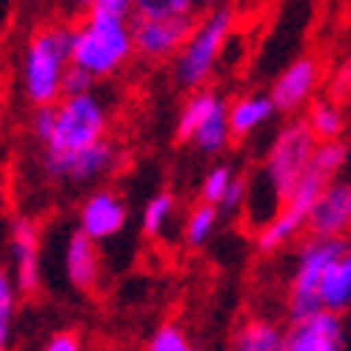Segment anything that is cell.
Listing matches in <instances>:
<instances>
[{"mask_svg":"<svg viewBox=\"0 0 351 351\" xmlns=\"http://www.w3.org/2000/svg\"><path fill=\"white\" fill-rule=\"evenodd\" d=\"M197 0H134V17H174L195 14Z\"/></svg>","mask_w":351,"mask_h":351,"instance_id":"cell-26","label":"cell"},{"mask_svg":"<svg viewBox=\"0 0 351 351\" xmlns=\"http://www.w3.org/2000/svg\"><path fill=\"white\" fill-rule=\"evenodd\" d=\"M286 331L269 317H252L240 323L229 351H283Z\"/></svg>","mask_w":351,"mask_h":351,"instance_id":"cell-19","label":"cell"},{"mask_svg":"<svg viewBox=\"0 0 351 351\" xmlns=\"http://www.w3.org/2000/svg\"><path fill=\"white\" fill-rule=\"evenodd\" d=\"M132 55L137 51L129 17L86 12L72 26V66L89 72L95 80L117 75Z\"/></svg>","mask_w":351,"mask_h":351,"instance_id":"cell-4","label":"cell"},{"mask_svg":"<svg viewBox=\"0 0 351 351\" xmlns=\"http://www.w3.org/2000/svg\"><path fill=\"white\" fill-rule=\"evenodd\" d=\"M234 180H237V174H234L232 166H226V163L212 166L200 180V200L212 203V206H220L226 200V195H229V189H232Z\"/></svg>","mask_w":351,"mask_h":351,"instance_id":"cell-24","label":"cell"},{"mask_svg":"<svg viewBox=\"0 0 351 351\" xmlns=\"http://www.w3.org/2000/svg\"><path fill=\"white\" fill-rule=\"evenodd\" d=\"M72 69V26L49 23L29 34L17 63L21 97L32 109L58 106L63 100V80Z\"/></svg>","mask_w":351,"mask_h":351,"instance_id":"cell-3","label":"cell"},{"mask_svg":"<svg viewBox=\"0 0 351 351\" xmlns=\"http://www.w3.org/2000/svg\"><path fill=\"white\" fill-rule=\"evenodd\" d=\"M343 245H346V240L308 234V240L297 249L294 269L289 277V294H286V306H289L291 320H303V317H311V314L323 311V303H320L323 280H326L331 260L340 254Z\"/></svg>","mask_w":351,"mask_h":351,"instance_id":"cell-8","label":"cell"},{"mask_svg":"<svg viewBox=\"0 0 351 351\" xmlns=\"http://www.w3.org/2000/svg\"><path fill=\"white\" fill-rule=\"evenodd\" d=\"M283 351H346V326L335 311H317L311 317L291 320Z\"/></svg>","mask_w":351,"mask_h":351,"instance_id":"cell-15","label":"cell"},{"mask_svg":"<svg viewBox=\"0 0 351 351\" xmlns=\"http://www.w3.org/2000/svg\"><path fill=\"white\" fill-rule=\"evenodd\" d=\"M92 12L97 14H112V17H134V0H95Z\"/></svg>","mask_w":351,"mask_h":351,"instance_id":"cell-30","label":"cell"},{"mask_svg":"<svg viewBox=\"0 0 351 351\" xmlns=\"http://www.w3.org/2000/svg\"><path fill=\"white\" fill-rule=\"evenodd\" d=\"M95 77L89 75V72H83V69H77V66H72L66 72V80H63V97H69V95H86V92H95Z\"/></svg>","mask_w":351,"mask_h":351,"instance_id":"cell-27","label":"cell"},{"mask_svg":"<svg viewBox=\"0 0 351 351\" xmlns=\"http://www.w3.org/2000/svg\"><path fill=\"white\" fill-rule=\"evenodd\" d=\"M174 215H178V197L171 191H157L152 195L140 212V229H143L146 237H163L169 232V226L174 223Z\"/></svg>","mask_w":351,"mask_h":351,"instance_id":"cell-22","label":"cell"},{"mask_svg":"<svg viewBox=\"0 0 351 351\" xmlns=\"http://www.w3.org/2000/svg\"><path fill=\"white\" fill-rule=\"evenodd\" d=\"M220 206H212V203H197L189 208V215L183 220V243L189 249H203V245L215 237L217 226H220Z\"/></svg>","mask_w":351,"mask_h":351,"instance_id":"cell-21","label":"cell"},{"mask_svg":"<svg viewBox=\"0 0 351 351\" xmlns=\"http://www.w3.org/2000/svg\"><path fill=\"white\" fill-rule=\"evenodd\" d=\"M97 245L86 232H80L75 226V232H69L63 243V274L69 280V286L77 291H92L100 280V252Z\"/></svg>","mask_w":351,"mask_h":351,"instance_id":"cell-16","label":"cell"},{"mask_svg":"<svg viewBox=\"0 0 351 351\" xmlns=\"http://www.w3.org/2000/svg\"><path fill=\"white\" fill-rule=\"evenodd\" d=\"M234 32V12L229 6L206 9V14L195 23L189 43L174 58V83L186 92L203 89L217 75V66L226 55V46Z\"/></svg>","mask_w":351,"mask_h":351,"instance_id":"cell-6","label":"cell"},{"mask_svg":"<svg viewBox=\"0 0 351 351\" xmlns=\"http://www.w3.org/2000/svg\"><path fill=\"white\" fill-rule=\"evenodd\" d=\"M40 351H86V343H83V337L77 335V331H55L46 343H43V348Z\"/></svg>","mask_w":351,"mask_h":351,"instance_id":"cell-29","label":"cell"},{"mask_svg":"<svg viewBox=\"0 0 351 351\" xmlns=\"http://www.w3.org/2000/svg\"><path fill=\"white\" fill-rule=\"evenodd\" d=\"M17 294L21 289L14 286V280L6 271H0V348L9 351L12 335H14V314H17Z\"/></svg>","mask_w":351,"mask_h":351,"instance_id":"cell-23","label":"cell"},{"mask_svg":"<svg viewBox=\"0 0 351 351\" xmlns=\"http://www.w3.org/2000/svg\"><path fill=\"white\" fill-rule=\"evenodd\" d=\"M117 146L112 140H100V143L83 149L77 154L60 157V160H46L40 163V171L49 183H69V186H89L103 180L109 171L117 169Z\"/></svg>","mask_w":351,"mask_h":351,"instance_id":"cell-10","label":"cell"},{"mask_svg":"<svg viewBox=\"0 0 351 351\" xmlns=\"http://www.w3.org/2000/svg\"><path fill=\"white\" fill-rule=\"evenodd\" d=\"M146 351H197V348L191 346L189 335L178 323H163V326H157L152 331Z\"/></svg>","mask_w":351,"mask_h":351,"instance_id":"cell-25","label":"cell"},{"mask_svg":"<svg viewBox=\"0 0 351 351\" xmlns=\"http://www.w3.org/2000/svg\"><path fill=\"white\" fill-rule=\"evenodd\" d=\"M109 137V109L95 92L69 95L55 106V123L40 143V163L77 154Z\"/></svg>","mask_w":351,"mask_h":351,"instance_id":"cell-5","label":"cell"},{"mask_svg":"<svg viewBox=\"0 0 351 351\" xmlns=\"http://www.w3.org/2000/svg\"><path fill=\"white\" fill-rule=\"evenodd\" d=\"M277 106L269 92H245L234 100H229V123H232V134L234 140H245L257 134L263 126L277 117Z\"/></svg>","mask_w":351,"mask_h":351,"instance_id":"cell-17","label":"cell"},{"mask_svg":"<svg viewBox=\"0 0 351 351\" xmlns=\"http://www.w3.org/2000/svg\"><path fill=\"white\" fill-rule=\"evenodd\" d=\"M9 274L21 294H34L40 289V226L32 217H14L6 234Z\"/></svg>","mask_w":351,"mask_h":351,"instance_id":"cell-12","label":"cell"},{"mask_svg":"<svg viewBox=\"0 0 351 351\" xmlns=\"http://www.w3.org/2000/svg\"><path fill=\"white\" fill-rule=\"evenodd\" d=\"M320 303H323V311H335V314H343L351 308V243H346L340 254L331 260L323 280Z\"/></svg>","mask_w":351,"mask_h":351,"instance_id":"cell-18","label":"cell"},{"mask_svg":"<svg viewBox=\"0 0 351 351\" xmlns=\"http://www.w3.org/2000/svg\"><path fill=\"white\" fill-rule=\"evenodd\" d=\"M72 3H75V9H80V12L86 14V12H92V6H95V0H72Z\"/></svg>","mask_w":351,"mask_h":351,"instance_id":"cell-31","label":"cell"},{"mask_svg":"<svg viewBox=\"0 0 351 351\" xmlns=\"http://www.w3.org/2000/svg\"><path fill=\"white\" fill-rule=\"evenodd\" d=\"M174 137L206 157L223 154L234 140L229 123V100L212 86L189 92L174 120Z\"/></svg>","mask_w":351,"mask_h":351,"instance_id":"cell-7","label":"cell"},{"mask_svg":"<svg viewBox=\"0 0 351 351\" xmlns=\"http://www.w3.org/2000/svg\"><path fill=\"white\" fill-rule=\"evenodd\" d=\"M129 226V206L114 189H95L77 206V229L95 243H109L120 237Z\"/></svg>","mask_w":351,"mask_h":351,"instance_id":"cell-13","label":"cell"},{"mask_svg":"<svg viewBox=\"0 0 351 351\" xmlns=\"http://www.w3.org/2000/svg\"><path fill=\"white\" fill-rule=\"evenodd\" d=\"M323 80V63L314 55H300L289 60L271 80V100L280 114H297L306 109L317 95V86Z\"/></svg>","mask_w":351,"mask_h":351,"instance_id":"cell-11","label":"cell"},{"mask_svg":"<svg viewBox=\"0 0 351 351\" xmlns=\"http://www.w3.org/2000/svg\"><path fill=\"white\" fill-rule=\"evenodd\" d=\"M220 3H223V0H197V9H215Z\"/></svg>","mask_w":351,"mask_h":351,"instance_id":"cell-32","label":"cell"},{"mask_svg":"<svg viewBox=\"0 0 351 351\" xmlns=\"http://www.w3.org/2000/svg\"><path fill=\"white\" fill-rule=\"evenodd\" d=\"M195 14L174 17H132L134 51L146 60H169L178 58L195 32Z\"/></svg>","mask_w":351,"mask_h":351,"instance_id":"cell-9","label":"cell"},{"mask_svg":"<svg viewBox=\"0 0 351 351\" xmlns=\"http://www.w3.org/2000/svg\"><path fill=\"white\" fill-rule=\"evenodd\" d=\"M348 154L351 152L343 140L317 143L311 163L303 174V180L297 183L294 195L283 203V208H280L263 229H257V249L263 254H274L283 249V245H289L291 240H297L303 232H308V217H311L314 203L323 195V189L343 174Z\"/></svg>","mask_w":351,"mask_h":351,"instance_id":"cell-2","label":"cell"},{"mask_svg":"<svg viewBox=\"0 0 351 351\" xmlns=\"http://www.w3.org/2000/svg\"><path fill=\"white\" fill-rule=\"evenodd\" d=\"M308 234L346 240L351 234V180H331L317 197L308 217Z\"/></svg>","mask_w":351,"mask_h":351,"instance_id":"cell-14","label":"cell"},{"mask_svg":"<svg viewBox=\"0 0 351 351\" xmlns=\"http://www.w3.org/2000/svg\"><path fill=\"white\" fill-rule=\"evenodd\" d=\"M317 143L320 140L311 134L303 117H291L277 129L274 140L263 154V163L249 180V200H245L249 223L263 229L283 208V203L294 195L297 183L303 180Z\"/></svg>","mask_w":351,"mask_h":351,"instance_id":"cell-1","label":"cell"},{"mask_svg":"<svg viewBox=\"0 0 351 351\" xmlns=\"http://www.w3.org/2000/svg\"><path fill=\"white\" fill-rule=\"evenodd\" d=\"M245 200H249V180L237 174V180L232 183L229 195H226V200L220 203V212L223 215H237L240 208H245Z\"/></svg>","mask_w":351,"mask_h":351,"instance_id":"cell-28","label":"cell"},{"mask_svg":"<svg viewBox=\"0 0 351 351\" xmlns=\"http://www.w3.org/2000/svg\"><path fill=\"white\" fill-rule=\"evenodd\" d=\"M311 134L320 140V143H328V140H340L343 129H346V114L340 109V103L335 97H314L306 106V117Z\"/></svg>","mask_w":351,"mask_h":351,"instance_id":"cell-20","label":"cell"}]
</instances>
